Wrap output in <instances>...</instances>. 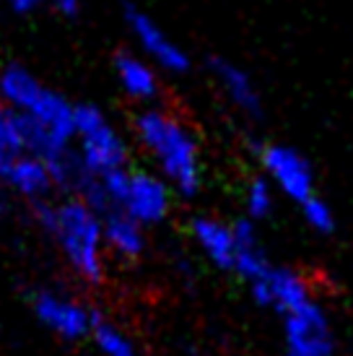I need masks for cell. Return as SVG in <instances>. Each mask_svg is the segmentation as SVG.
Instances as JSON below:
<instances>
[{
    "label": "cell",
    "instance_id": "cell-1",
    "mask_svg": "<svg viewBox=\"0 0 353 356\" xmlns=\"http://www.w3.org/2000/svg\"><path fill=\"white\" fill-rule=\"evenodd\" d=\"M0 102L21 118L26 151L47 159L52 169L73 156L76 104L52 89L24 63L0 65Z\"/></svg>",
    "mask_w": 353,
    "mask_h": 356
},
{
    "label": "cell",
    "instance_id": "cell-2",
    "mask_svg": "<svg viewBox=\"0 0 353 356\" xmlns=\"http://www.w3.org/2000/svg\"><path fill=\"white\" fill-rule=\"evenodd\" d=\"M31 208L37 227L55 245L70 273L88 286H99L107 276L109 263L104 213L76 193H65L58 200L31 203Z\"/></svg>",
    "mask_w": 353,
    "mask_h": 356
},
{
    "label": "cell",
    "instance_id": "cell-3",
    "mask_svg": "<svg viewBox=\"0 0 353 356\" xmlns=\"http://www.w3.org/2000/svg\"><path fill=\"white\" fill-rule=\"evenodd\" d=\"M133 138L179 198H195L206 179L203 149L182 115L161 104L143 107L133 120Z\"/></svg>",
    "mask_w": 353,
    "mask_h": 356
},
{
    "label": "cell",
    "instance_id": "cell-4",
    "mask_svg": "<svg viewBox=\"0 0 353 356\" xmlns=\"http://www.w3.org/2000/svg\"><path fill=\"white\" fill-rule=\"evenodd\" d=\"M73 125V161L79 169V188L88 179L130 167V140L101 107L94 102L76 104Z\"/></svg>",
    "mask_w": 353,
    "mask_h": 356
},
{
    "label": "cell",
    "instance_id": "cell-5",
    "mask_svg": "<svg viewBox=\"0 0 353 356\" xmlns=\"http://www.w3.org/2000/svg\"><path fill=\"white\" fill-rule=\"evenodd\" d=\"M31 315L37 317L42 327H47L60 341H83L91 338L94 327L101 317L86 299H79L55 286H40L29 294Z\"/></svg>",
    "mask_w": 353,
    "mask_h": 356
},
{
    "label": "cell",
    "instance_id": "cell-6",
    "mask_svg": "<svg viewBox=\"0 0 353 356\" xmlns=\"http://www.w3.org/2000/svg\"><path fill=\"white\" fill-rule=\"evenodd\" d=\"M122 21H125L130 40L136 42V50L143 58L151 60L161 73L179 76V73L190 70V65H192L190 52L148 10H143L140 6H133V3H125L122 6Z\"/></svg>",
    "mask_w": 353,
    "mask_h": 356
},
{
    "label": "cell",
    "instance_id": "cell-7",
    "mask_svg": "<svg viewBox=\"0 0 353 356\" xmlns=\"http://www.w3.org/2000/svg\"><path fill=\"white\" fill-rule=\"evenodd\" d=\"M260 167L281 198L294 200L296 206L317 195L314 169L309 159L288 143H265L260 149Z\"/></svg>",
    "mask_w": 353,
    "mask_h": 356
},
{
    "label": "cell",
    "instance_id": "cell-8",
    "mask_svg": "<svg viewBox=\"0 0 353 356\" xmlns=\"http://www.w3.org/2000/svg\"><path fill=\"white\" fill-rule=\"evenodd\" d=\"M284 320V351L299 356H335V333L330 315L317 299H309Z\"/></svg>",
    "mask_w": 353,
    "mask_h": 356
},
{
    "label": "cell",
    "instance_id": "cell-9",
    "mask_svg": "<svg viewBox=\"0 0 353 356\" xmlns=\"http://www.w3.org/2000/svg\"><path fill=\"white\" fill-rule=\"evenodd\" d=\"M249 286V297L255 299L257 307L270 309L275 315H288L296 307L314 297L309 278L291 266H281V263H270L263 273L247 284Z\"/></svg>",
    "mask_w": 353,
    "mask_h": 356
},
{
    "label": "cell",
    "instance_id": "cell-10",
    "mask_svg": "<svg viewBox=\"0 0 353 356\" xmlns=\"http://www.w3.org/2000/svg\"><path fill=\"white\" fill-rule=\"evenodd\" d=\"M208 73L221 99L229 102V107L234 112H239L247 120L263 118V91L249 70L236 65L234 60L213 58L208 65Z\"/></svg>",
    "mask_w": 353,
    "mask_h": 356
},
{
    "label": "cell",
    "instance_id": "cell-11",
    "mask_svg": "<svg viewBox=\"0 0 353 356\" xmlns=\"http://www.w3.org/2000/svg\"><path fill=\"white\" fill-rule=\"evenodd\" d=\"M0 185L8 190L13 198L42 203V200L52 198V193L58 190V177L47 159L37 156L31 151H21L0 175Z\"/></svg>",
    "mask_w": 353,
    "mask_h": 356
},
{
    "label": "cell",
    "instance_id": "cell-12",
    "mask_svg": "<svg viewBox=\"0 0 353 356\" xmlns=\"http://www.w3.org/2000/svg\"><path fill=\"white\" fill-rule=\"evenodd\" d=\"M112 70H115L120 91L130 102H136L140 107L158 104L161 94H164L161 70L138 50H120L112 60Z\"/></svg>",
    "mask_w": 353,
    "mask_h": 356
},
{
    "label": "cell",
    "instance_id": "cell-13",
    "mask_svg": "<svg viewBox=\"0 0 353 356\" xmlns=\"http://www.w3.org/2000/svg\"><path fill=\"white\" fill-rule=\"evenodd\" d=\"M190 239L211 266L231 273L236 257L234 221L211 216V213H200L190 221Z\"/></svg>",
    "mask_w": 353,
    "mask_h": 356
},
{
    "label": "cell",
    "instance_id": "cell-14",
    "mask_svg": "<svg viewBox=\"0 0 353 356\" xmlns=\"http://www.w3.org/2000/svg\"><path fill=\"white\" fill-rule=\"evenodd\" d=\"M104 242L112 260L138 263L148 250V229L122 211L104 213Z\"/></svg>",
    "mask_w": 353,
    "mask_h": 356
},
{
    "label": "cell",
    "instance_id": "cell-15",
    "mask_svg": "<svg viewBox=\"0 0 353 356\" xmlns=\"http://www.w3.org/2000/svg\"><path fill=\"white\" fill-rule=\"evenodd\" d=\"M234 232H236V257H234L231 273L242 278L245 284H249V281H255L273 260L265 252V245H263V239H260L257 224L252 218L245 216V218H239V221H234Z\"/></svg>",
    "mask_w": 353,
    "mask_h": 356
},
{
    "label": "cell",
    "instance_id": "cell-16",
    "mask_svg": "<svg viewBox=\"0 0 353 356\" xmlns=\"http://www.w3.org/2000/svg\"><path fill=\"white\" fill-rule=\"evenodd\" d=\"M278 190L270 185V179L265 175H257L247 182L245 195H242V206H245V216L252 221H265L268 216H273L275 203H278Z\"/></svg>",
    "mask_w": 353,
    "mask_h": 356
},
{
    "label": "cell",
    "instance_id": "cell-17",
    "mask_svg": "<svg viewBox=\"0 0 353 356\" xmlns=\"http://www.w3.org/2000/svg\"><path fill=\"white\" fill-rule=\"evenodd\" d=\"M21 151H26L21 118L8 104L0 102V175L6 172V167L19 156Z\"/></svg>",
    "mask_w": 353,
    "mask_h": 356
},
{
    "label": "cell",
    "instance_id": "cell-18",
    "mask_svg": "<svg viewBox=\"0 0 353 356\" xmlns=\"http://www.w3.org/2000/svg\"><path fill=\"white\" fill-rule=\"evenodd\" d=\"M91 341L97 343V348L101 351V356H140V351L136 348V343L130 341L117 325L112 323H104L99 320L94 333H91Z\"/></svg>",
    "mask_w": 353,
    "mask_h": 356
},
{
    "label": "cell",
    "instance_id": "cell-19",
    "mask_svg": "<svg viewBox=\"0 0 353 356\" xmlns=\"http://www.w3.org/2000/svg\"><path fill=\"white\" fill-rule=\"evenodd\" d=\"M299 211H302V218L304 224L317 234H333L335 232V211L330 208L327 200H322L320 195H312L306 198L304 203H299Z\"/></svg>",
    "mask_w": 353,
    "mask_h": 356
},
{
    "label": "cell",
    "instance_id": "cell-20",
    "mask_svg": "<svg viewBox=\"0 0 353 356\" xmlns=\"http://www.w3.org/2000/svg\"><path fill=\"white\" fill-rule=\"evenodd\" d=\"M44 6V0H3V8L13 10L19 16H29L34 10H40Z\"/></svg>",
    "mask_w": 353,
    "mask_h": 356
},
{
    "label": "cell",
    "instance_id": "cell-21",
    "mask_svg": "<svg viewBox=\"0 0 353 356\" xmlns=\"http://www.w3.org/2000/svg\"><path fill=\"white\" fill-rule=\"evenodd\" d=\"M44 6H49L52 10H58L60 16H68V19H73V16H79L81 0H44Z\"/></svg>",
    "mask_w": 353,
    "mask_h": 356
},
{
    "label": "cell",
    "instance_id": "cell-22",
    "mask_svg": "<svg viewBox=\"0 0 353 356\" xmlns=\"http://www.w3.org/2000/svg\"><path fill=\"white\" fill-rule=\"evenodd\" d=\"M284 356H299V354H286V351H284Z\"/></svg>",
    "mask_w": 353,
    "mask_h": 356
},
{
    "label": "cell",
    "instance_id": "cell-23",
    "mask_svg": "<svg viewBox=\"0 0 353 356\" xmlns=\"http://www.w3.org/2000/svg\"><path fill=\"white\" fill-rule=\"evenodd\" d=\"M0 13H3V0H0Z\"/></svg>",
    "mask_w": 353,
    "mask_h": 356
}]
</instances>
